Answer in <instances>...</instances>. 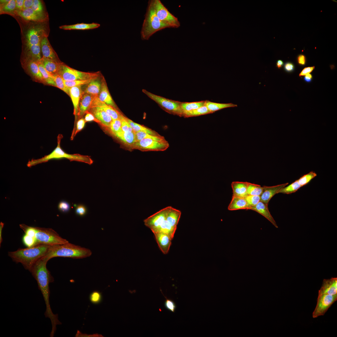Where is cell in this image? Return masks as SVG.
<instances>
[{
  "label": "cell",
  "instance_id": "obj_1",
  "mask_svg": "<svg viewBox=\"0 0 337 337\" xmlns=\"http://www.w3.org/2000/svg\"><path fill=\"white\" fill-rule=\"evenodd\" d=\"M47 261L45 259L41 258L34 265L30 271L37 281L38 289L43 297L46 307L44 315L46 317L49 318L51 320L52 329L50 336L53 337L56 330V325H61V323L58 319V314L53 313L50 307L49 284L50 283L53 282L54 279L46 267Z\"/></svg>",
  "mask_w": 337,
  "mask_h": 337
},
{
  "label": "cell",
  "instance_id": "obj_2",
  "mask_svg": "<svg viewBox=\"0 0 337 337\" xmlns=\"http://www.w3.org/2000/svg\"><path fill=\"white\" fill-rule=\"evenodd\" d=\"M51 246L39 244L25 248H20L9 252L8 255L16 263H20L24 268L30 271L36 262L44 256Z\"/></svg>",
  "mask_w": 337,
  "mask_h": 337
},
{
  "label": "cell",
  "instance_id": "obj_3",
  "mask_svg": "<svg viewBox=\"0 0 337 337\" xmlns=\"http://www.w3.org/2000/svg\"><path fill=\"white\" fill-rule=\"evenodd\" d=\"M92 254V252L90 249L68 242L51 246L47 253L42 258L47 261L56 257L80 259L89 257Z\"/></svg>",
  "mask_w": 337,
  "mask_h": 337
},
{
  "label": "cell",
  "instance_id": "obj_4",
  "mask_svg": "<svg viewBox=\"0 0 337 337\" xmlns=\"http://www.w3.org/2000/svg\"><path fill=\"white\" fill-rule=\"evenodd\" d=\"M62 138V135L59 134L57 137V146L50 154L41 158L32 159L29 160L27 164V166L28 167H31L38 164L48 162L51 160L63 158L68 159L70 161H75L82 162L90 165L93 163V161L90 157L88 156L78 154H70L65 152L60 146L61 140Z\"/></svg>",
  "mask_w": 337,
  "mask_h": 337
},
{
  "label": "cell",
  "instance_id": "obj_5",
  "mask_svg": "<svg viewBox=\"0 0 337 337\" xmlns=\"http://www.w3.org/2000/svg\"><path fill=\"white\" fill-rule=\"evenodd\" d=\"M140 32L141 38L148 40L156 32L169 27L164 24L158 17L151 0L149 1Z\"/></svg>",
  "mask_w": 337,
  "mask_h": 337
},
{
  "label": "cell",
  "instance_id": "obj_6",
  "mask_svg": "<svg viewBox=\"0 0 337 337\" xmlns=\"http://www.w3.org/2000/svg\"><path fill=\"white\" fill-rule=\"evenodd\" d=\"M44 29L40 27L31 28L26 35V45L27 48L26 61H39L41 57V43L44 35Z\"/></svg>",
  "mask_w": 337,
  "mask_h": 337
},
{
  "label": "cell",
  "instance_id": "obj_7",
  "mask_svg": "<svg viewBox=\"0 0 337 337\" xmlns=\"http://www.w3.org/2000/svg\"><path fill=\"white\" fill-rule=\"evenodd\" d=\"M35 228V246L39 244L52 246L69 242L51 228L37 227Z\"/></svg>",
  "mask_w": 337,
  "mask_h": 337
},
{
  "label": "cell",
  "instance_id": "obj_8",
  "mask_svg": "<svg viewBox=\"0 0 337 337\" xmlns=\"http://www.w3.org/2000/svg\"><path fill=\"white\" fill-rule=\"evenodd\" d=\"M58 74L65 81L86 80L98 78L100 75L99 72L92 73L79 71L70 67L63 63L60 65Z\"/></svg>",
  "mask_w": 337,
  "mask_h": 337
},
{
  "label": "cell",
  "instance_id": "obj_9",
  "mask_svg": "<svg viewBox=\"0 0 337 337\" xmlns=\"http://www.w3.org/2000/svg\"><path fill=\"white\" fill-rule=\"evenodd\" d=\"M155 13L162 22L170 28H177L180 26L178 18L170 13L160 0H151Z\"/></svg>",
  "mask_w": 337,
  "mask_h": 337
},
{
  "label": "cell",
  "instance_id": "obj_10",
  "mask_svg": "<svg viewBox=\"0 0 337 337\" xmlns=\"http://www.w3.org/2000/svg\"><path fill=\"white\" fill-rule=\"evenodd\" d=\"M142 91L167 112L180 117L183 116V112L181 108V102L170 100L154 95L145 90H143Z\"/></svg>",
  "mask_w": 337,
  "mask_h": 337
},
{
  "label": "cell",
  "instance_id": "obj_11",
  "mask_svg": "<svg viewBox=\"0 0 337 337\" xmlns=\"http://www.w3.org/2000/svg\"><path fill=\"white\" fill-rule=\"evenodd\" d=\"M169 147V144L166 140L160 141L150 139H144L137 141L131 147L132 149H137L141 151H164Z\"/></svg>",
  "mask_w": 337,
  "mask_h": 337
},
{
  "label": "cell",
  "instance_id": "obj_12",
  "mask_svg": "<svg viewBox=\"0 0 337 337\" xmlns=\"http://www.w3.org/2000/svg\"><path fill=\"white\" fill-rule=\"evenodd\" d=\"M337 300V294L330 295L323 294L318 295L317 304L312 313L313 318L324 315Z\"/></svg>",
  "mask_w": 337,
  "mask_h": 337
},
{
  "label": "cell",
  "instance_id": "obj_13",
  "mask_svg": "<svg viewBox=\"0 0 337 337\" xmlns=\"http://www.w3.org/2000/svg\"><path fill=\"white\" fill-rule=\"evenodd\" d=\"M167 207L164 208L144 220L145 225L149 228L154 233L158 229L166 218Z\"/></svg>",
  "mask_w": 337,
  "mask_h": 337
},
{
  "label": "cell",
  "instance_id": "obj_14",
  "mask_svg": "<svg viewBox=\"0 0 337 337\" xmlns=\"http://www.w3.org/2000/svg\"><path fill=\"white\" fill-rule=\"evenodd\" d=\"M88 111L94 115L100 124L109 128L113 120L102 108L99 106H93L90 108Z\"/></svg>",
  "mask_w": 337,
  "mask_h": 337
},
{
  "label": "cell",
  "instance_id": "obj_15",
  "mask_svg": "<svg viewBox=\"0 0 337 337\" xmlns=\"http://www.w3.org/2000/svg\"><path fill=\"white\" fill-rule=\"evenodd\" d=\"M83 94L81 85H79L70 88L69 96L72 100L73 106V114L75 116V120L78 118L79 103Z\"/></svg>",
  "mask_w": 337,
  "mask_h": 337
},
{
  "label": "cell",
  "instance_id": "obj_16",
  "mask_svg": "<svg viewBox=\"0 0 337 337\" xmlns=\"http://www.w3.org/2000/svg\"><path fill=\"white\" fill-rule=\"evenodd\" d=\"M41 50L43 57L51 59L58 62H62L51 46L46 36H45L42 40Z\"/></svg>",
  "mask_w": 337,
  "mask_h": 337
},
{
  "label": "cell",
  "instance_id": "obj_17",
  "mask_svg": "<svg viewBox=\"0 0 337 337\" xmlns=\"http://www.w3.org/2000/svg\"><path fill=\"white\" fill-rule=\"evenodd\" d=\"M25 64L26 71L32 78L36 81L45 83L37 62L29 60L26 61Z\"/></svg>",
  "mask_w": 337,
  "mask_h": 337
},
{
  "label": "cell",
  "instance_id": "obj_18",
  "mask_svg": "<svg viewBox=\"0 0 337 337\" xmlns=\"http://www.w3.org/2000/svg\"><path fill=\"white\" fill-rule=\"evenodd\" d=\"M288 183L272 186H264L260 195V201L268 204L271 198L281 189L287 185Z\"/></svg>",
  "mask_w": 337,
  "mask_h": 337
},
{
  "label": "cell",
  "instance_id": "obj_19",
  "mask_svg": "<svg viewBox=\"0 0 337 337\" xmlns=\"http://www.w3.org/2000/svg\"><path fill=\"white\" fill-rule=\"evenodd\" d=\"M323 294L334 295L337 294V278H331L324 279L322 286L318 291V295Z\"/></svg>",
  "mask_w": 337,
  "mask_h": 337
},
{
  "label": "cell",
  "instance_id": "obj_20",
  "mask_svg": "<svg viewBox=\"0 0 337 337\" xmlns=\"http://www.w3.org/2000/svg\"><path fill=\"white\" fill-rule=\"evenodd\" d=\"M97 96L88 94H83L79 103L78 119L79 120L82 118L88 111Z\"/></svg>",
  "mask_w": 337,
  "mask_h": 337
},
{
  "label": "cell",
  "instance_id": "obj_21",
  "mask_svg": "<svg viewBox=\"0 0 337 337\" xmlns=\"http://www.w3.org/2000/svg\"><path fill=\"white\" fill-rule=\"evenodd\" d=\"M154 234L160 249L164 254H167L171 245L172 239L168 235L162 232Z\"/></svg>",
  "mask_w": 337,
  "mask_h": 337
},
{
  "label": "cell",
  "instance_id": "obj_22",
  "mask_svg": "<svg viewBox=\"0 0 337 337\" xmlns=\"http://www.w3.org/2000/svg\"><path fill=\"white\" fill-rule=\"evenodd\" d=\"M99 106L102 108L110 116L113 120L120 119L121 115L114 107L100 101L97 96L93 100L91 107ZM90 107V108H91Z\"/></svg>",
  "mask_w": 337,
  "mask_h": 337
},
{
  "label": "cell",
  "instance_id": "obj_23",
  "mask_svg": "<svg viewBox=\"0 0 337 337\" xmlns=\"http://www.w3.org/2000/svg\"><path fill=\"white\" fill-rule=\"evenodd\" d=\"M17 14L27 21L39 22L43 21L45 19V16L42 13L36 12L31 8L19 10Z\"/></svg>",
  "mask_w": 337,
  "mask_h": 337
},
{
  "label": "cell",
  "instance_id": "obj_24",
  "mask_svg": "<svg viewBox=\"0 0 337 337\" xmlns=\"http://www.w3.org/2000/svg\"><path fill=\"white\" fill-rule=\"evenodd\" d=\"M249 209L254 210L260 213L268 220L275 227H278L269 211L268 204L260 201L255 206L251 207Z\"/></svg>",
  "mask_w": 337,
  "mask_h": 337
},
{
  "label": "cell",
  "instance_id": "obj_25",
  "mask_svg": "<svg viewBox=\"0 0 337 337\" xmlns=\"http://www.w3.org/2000/svg\"><path fill=\"white\" fill-rule=\"evenodd\" d=\"M99 100L115 108V104L108 90L104 79L102 81L100 92L98 95Z\"/></svg>",
  "mask_w": 337,
  "mask_h": 337
},
{
  "label": "cell",
  "instance_id": "obj_26",
  "mask_svg": "<svg viewBox=\"0 0 337 337\" xmlns=\"http://www.w3.org/2000/svg\"><path fill=\"white\" fill-rule=\"evenodd\" d=\"M248 184L247 182H232L231 186L232 189V196L245 198L248 195L247 192Z\"/></svg>",
  "mask_w": 337,
  "mask_h": 337
},
{
  "label": "cell",
  "instance_id": "obj_27",
  "mask_svg": "<svg viewBox=\"0 0 337 337\" xmlns=\"http://www.w3.org/2000/svg\"><path fill=\"white\" fill-rule=\"evenodd\" d=\"M40 61L46 71L53 76L58 74L60 65L62 63L43 57Z\"/></svg>",
  "mask_w": 337,
  "mask_h": 337
},
{
  "label": "cell",
  "instance_id": "obj_28",
  "mask_svg": "<svg viewBox=\"0 0 337 337\" xmlns=\"http://www.w3.org/2000/svg\"><path fill=\"white\" fill-rule=\"evenodd\" d=\"M250 208L244 198L232 196L228 209L232 211L241 209H249Z\"/></svg>",
  "mask_w": 337,
  "mask_h": 337
},
{
  "label": "cell",
  "instance_id": "obj_29",
  "mask_svg": "<svg viewBox=\"0 0 337 337\" xmlns=\"http://www.w3.org/2000/svg\"><path fill=\"white\" fill-rule=\"evenodd\" d=\"M181 213L180 211L171 206L167 207L166 220L172 226L177 227Z\"/></svg>",
  "mask_w": 337,
  "mask_h": 337
},
{
  "label": "cell",
  "instance_id": "obj_30",
  "mask_svg": "<svg viewBox=\"0 0 337 337\" xmlns=\"http://www.w3.org/2000/svg\"><path fill=\"white\" fill-rule=\"evenodd\" d=\"M114 136L130 148L136 142L135 133L134 131L124 132L121 131Z\"/></svg>",
  "mask_w": 337,
  "mask_h": 337
},
{
  "label": "cell",
  "instance_id": "obj_31",
  "mask_svg": "<svg viewBox=\"0 0 337 337\" xmlns=\"http://www.w3.org/2000/svg\"><path fill=\"white\" fill-rule=\"evenodd\" d=\"M99 24L95 23H81L71 25H65L61 26L59 28L65 30H88L97 28L100 27Z\"/></svg>",
  "mask_w": 337,
  "mask_h": 337
},
{
  "label": "cell",
  "instance_id": "obj_32",
  "mask_svg": "<svg viewBox=\"0 0 337 337\" xmlns=\"http://www.w3.org/2000/svg\"><path fill=\"white\" fill-rule=\"evenodd\" d=\"M204 105L208 108L211 113L224 108L236 107L237 106V105L232 103H219L212 102L208 100L205 101Z\"/></svg>",
  "mask_w": 337,
  "mask_h": 337
},
{
  "label": "cell",
  "instance_id": "obj_33",
  "mask_svg": "<svg viewBox=\"0 0 337 337\" xmlns=\"http://www.w3.org/2000/svg\"><path fill=\"white\" fill-rule=\"evenodd\" d=\"M97 79L92 81L87 84L85 89L83 91V94L98 95L101 90V83Z\"/></svg>",
  "mask_w": 337,
  "mask_h": 337
},
{
  "label": "cell",
  "instance_id": "obj_34",
  "mask_svg": "<svg viewBox=\"0 0 337 337\" xmlns=\"http://www.w3.org/2000/svg\"><path fill=\"white\" fill-rule=\"evenodd\" d=\"M126 120L133 131L135 132L139 131H143L150 134L155 135H159L158 133L150 129L144 125L134 122L131 120L126 117Z\"/></svg>",
  "mask_w": 337,
  "mask_h": 337
},
{
  "label": "cell",
  "instance_id": "obj_35",
  "mask_svg": "<svg viewBox=\"0 0 337 337\" xmlns=\"http://www.w3.org/2000/svg\"><path fill=\"white\" fill-rule=\"evenodd\" d=\"M136 142L144 139H150L154 140L164 141H166L164 137L160 135H155L150 134L143 131H139L135 133Z\"/></svg>",
  "mask_w": 337,
  "mask_h": 337
},
{
  "label": "cell",
  "instance_id": "obj_36",
  "mask_svg": "<svg viewBox=\"0 0 337 337\" xmlns=\"http://www.w3.org/2000/svg\"><path fill=\"white\" fill-rule=\"evenodd\" d=\"M39 68L42 76L45 83L55 86L54 76L50 74L45 69L40 60L37 61Z\"/></svg>",
  "mask_w": 337,
  "mask_h": 337
},
{
  "label": "cell",
  "instance_id": "obj_37",
  "mask_svg": "<svg viewBox=\"0 0 337 337\" xmlns=\"http://www.w3.org/2000/svg\"><path fill=\"white\" fill-rule=\"evenodd\" d=\"M211 113L208 108L204 106L197 109L186 112L183 113V116L189 117L197 116Z\"/></svg>",
  "mask_w": 337,
  "mask_h": 337
},
{
  "label": "cell",
  "instance_id": "obj_38",
  "mask_svg": "<svg viewBox=\"0 0 337 337\" xmlns=\"http://www.w3.org/2000/svg\"><path fill=\"white\" fill-rule=\"evenodd\" d=\"M205 101L193 102H181V108L183 113L197 109L204 106Z\"/></svg>",
  "mask_w": 337,
  "mask_h": 337
},
{
  "label": "cell",
  "instance_id": "obj_39",
  "mask_svg": "<svg viewBox=\"0 0 337 337\" xmlns=\"http://www.w3.org/2000/svg\"><path fill=\"white\" fill-rule=\"evenodd\" d=\"M263 191V187L260 185L248 182L247 192V195L260 196Z\"/></svg>",
  "mask_w": 337,
  "mask_h": 337
},
{
  "label": "cell",
  "instance_id": "obj_40",
  "mask_svg": "<svg viewBox=\"0 0 337 337\" xmlns=\"http://www.w3.org/2000/svg\"><path fill=\"white\" fill-rule=\"evenodd\" d=\"M301 187H302L299 184L296 180L290 185L286 187L285 186L281 189L277 193H279L287 194L291 193L296 191Z\"/></svg>",
  "mask_w": 337,
  "mask_h": 337
},
{
  "label": "cell",
  "instance_id": "obj_41",
  "mask_svg": "<svg viewBox=\"0 0 337 337\" xmlns=\"http://www.w3.org/2000/svg\"><path fill=\"white\" fill-rule=\"evenodd\" d=\"M54 81L55 83V87L61 90L69 95V92L70 88L66 87L64 84V80L58 74L54 76Z\"/></svg>",
  "mask_w": 337,
  "mask_h": 337
},
{
  "label": "cell",
  "instance_id": "obj_42",
  "mask_svg": "<svg viewBox=\"0 0 337 337\" xmlns=\"http://www.w3.org/2000/svg\"><path fill=\"white\" fill-rule=\"evenodd\" d=\"M317 176L316 173L313 171H311L305 174L297 180L299 184L301 186H304L308 183L313 178Z\"/></svg>",
  "mask_w": 337,
  "mask_h": 337
},
{
  "label": "cell",
  "instance_id": "obj_43",
  "mask_svg": "<svg viewBox=\"0 0 337 337\" xmlns=\"http://www.w3.org/2000/svg\"><path fill=\"white\" fill-rule=\"evenodd\" d=\"M98 78H94L86 80H76L73 81H65L64 80L65 86L68 88H71L76 86L88 84L92 81Z\"/></svg>",
  "mask_w": 337,
  "mask_h": 337
},
{
  "label": "cell",
  "instance_id": "obj_44",
  "mask_svg": "<svg viewBox=\"0 0 337 337\" xmlns=\"http://www.w3.org/2000/svg\"><path fill=\"white\" fill-rule=\"evenodd\" d=\"M112 134L115 135L116 134L121 131V122L120 119L113 120L109 128Z\"/></svg>",
  "mask_w": 337,
  "mask_h": 337
},
{
  "label": "cell",
  "instance_id": "obj_45",
  "mask_svg": "<svg viewBox=\"0 0 337 337\" xmlns=\"http://www.w3.org/2000/svg\"><path fill=\"white\" fill-rule=\"evenodd\" d=\"M244 198L250 207L255 206L260 201V196L259 195H248Z\"/></svg>",
  "mask_w": 337,
  "mask_h": 337
},
{
  "label": "cell",
  "instance_id": "obj_46",
  "mask_svg": "<svg viewBox=\"0 0 337 337\" xmlns=\"http://www.w3.org/2000/svg\"><path fill=\"white\" fill-rule=\"evenodd\" d=\"M16 8V1L10 0L9 2L3 4L1 9L3 12H9L13 11Z\"/></svg>",
  "mask_w": 337,
  "mask_h": 337
},
{
  "label": "cell",
  "instance_id": "obj_47",
  "mask_svg": "<svg viewBox=\"0 0 337 337\" xmlns=\"http://www.w3.org/2000/svg\"><path fill=\"white\" fill-rule=\"evenodd\" d=\"M121 122V129L124 132L134 131L127 121L126 117L121 114L120 118Z\"/></svg>",
  "mask_w": 337,
  "mask_h": 337
},
{
  "label": "cell",
  "instance_id": "obj_48",
  "mask_svg": "<svg viewBox=\"0 0 337 337\" xmlns=\"http://www.w3.org/2000/svg\"><path fill=\"white\" fill-rule=\"evenodd\" d=\"M102 295L100 293L97 291L92 292L90 295V299L91 302L94 304L100 303L101 301Z\"/></svg>",
  "mask_w": 337,
  "mask_h": 337
},
{
  "label": "cell",
  "instance_id": "obj_49",
  "mask_svg": "<svg viewBox=\"0 0 337 337\" xmlns=\"http://www.w3.org/2000/svg\"><path fill=\"white\" fill-rule=\"evenodd\" d=\"M31 8L35 12L40 13H42L43 10L42 2L39 0H33V4Z\"/></svg>",
  "mask_w": 337,
  "mask_h": 337
},
{
  "label": "cell",
  "instance_id": "obj_50",
  "mask_svg": "<svg viewBox=\"0 0 337 337\" xmlns=\"http://www.w3.org/2000/svg\"><path fill=\"white\" fill-rule=\"evenodd\" d=\"M75 212L78 215L84 216L87 212V208L84 205L78 204L76 205L75 207Z\"/></svg>",
  "mask_w": 337,
  "mask_h": 337
},
{
  "label": "cell",
  "instance_id": "obj_51",
  "mask_svg": "<svg viewBox=\"0 0 337 337\" xmlns=\"http://www.w3.org/2000/svg\"><path fill=\"white\" fill-rule=\"evenodd\" d=\"M59 209L61 212H66L69 211L70 208L69 203L65 201H62L59 203L58 205Z\"/></svg>",
  "mask_w": 337,
  "mask_h": 337
},
{
  "label": "cell",
  "instance_id": "obj_52",
  "mask_svg": "<svg viewBox=\"0 0 337 337\" xmlns=\"http://www.w3.org/2000/svg\"><path fill=\"white\" fill-rule=\"evenodd\" d=\"M165 297L166 298L164 303L165 307L168 310L174 312L176 307L175 304L172 300L168 299Z\"/></svg>",
  "mask_w": 337,
  "mask_h": 337
},
{
  "label": "cell",
  "instance_id": "obj_53",
  "mask_svg": "<svg viewBox=\"0 0 337 337\" xmlns=\"http://www.w3.org/2000/svg\"><path fill=\"white\" fill-rule=\"evenodd\" d=\"M85 121L83 118L79 119L76 123V127L74 134V137L84 127Z\"/></svg>",
  "mask_w": 337,
  "mask_h": 337
},
{
  "label": "cell",
  "instance_id": "obj_54",
  "mask_svg": "<svg viewBox=\"0 0 337 337\" xmlns=\"http://www.w3.org/2000/svg\"><path fill=\"white\" fill-rule=\"evenodd\" d=\"M86 115L85 116L84 120L85 122L94 121L100 124L99 121L95 117L94 115L91 113L87 111L86 112Z\"/></svg>",
  "mask_w": 337,
  "mask_h": 337
},
{
  "label": "cell",
  "instance_id": "obj_55",
  "mask_svg": "<svg viewBox=\"0 0 337 337\" xmlns=\"http://www.w3.org/2000/svg\"><path fill=\"white\" fill-rule=\"evenodd\" d=\"M284 69L287 72H291L294 70L295 66L292 63L287 62L284 65Z\"/></svg>",
  "mask_w": 337,
  "mask_h": 337
},
{
  "label": "cell",
  "instance_id": "obj_56",
  "mask_svg": "<svg viewBox=\"0 0 337 337\" xmlns=\"http://www.w3.org/2000/svg\"><path fill=\"white\" fill-rule=\"evenodd\" d=\"M75 337H103L102 335L99 334L98 333L94 334L93 335H87L86 334H83L81 333L79 331L77 330L76 334L75 335Z\"/></svg>",
  "mask_w": 337,
  "mask_h": 337
},
{
  "label": "cell",
  "instance_id": "obj_57",
  "mask_svg": "<svg viewBox=\"0 0 337 337\" xmlns=\"http://www.w3.org/2000/svg\"><path fill=\"white\" fill-rule=\"evenodd\" d=\"M315 68L314 66L305 67L303 69L300 73L299 76H303L310 74L314 69Z\"/></svg>",
  "mask_w": 337,
  "mask_h": 337
},
{
  "label": "cell",
  "instance_id": "obj_58",
  "mask_svg": "<svg viewBox=\"0 0 337 337\" xmlns=\"http://www.w3.org/2000/svg\"><path fill=\"white\" fill-rule=\"evenodd\" d=\"M297 61L299 64L301 66H304L306 63V58L305 56L303 54L299 55L297 57Z\"/></svg>",
  "mask_w": 337,
  "mask_h": 337
},
{
  "label": "cell",
  "instance_id": "obj_59",
  "mask_svg": "<svg viewBox=\"0 0 337 337\" xmlns=\"http://www.w3.org/2000/svg\"><path fill=\"white\" fill-rule=\"evenodd\" d=\"M33 2V0H24L23 9L31 8Z\"/></svg>",
  "mask_w": 337,
  "mask_h": 337
},
{
  "label": "cell",
  "instance_id": "obj_60",
  "mask_svg": "<svg viewBox=\"0 0 337 337\" xmlns=\"http://www.w3.org/2000/svg\"><path fill=\"white\" fill-rule=\"evenodd\" d=\"M15 1L16 8L19 10H22L24 0H16Z\"/></svg>",
  "mask_w": 337,
  "mask_h": 337
},
{
  "label": "cell",
  "instance_id": "obj_61",
  "mask_svg": "<svg viewBox=\"0 0 337 337\" xmlns=\"http://www.w3.org/2000/svg\"><path fill=\"white\" fill-rule=\"evenodd\" d=\"M312 76L311 74H308L305 75L304 77V81L310 83L312 81Z\"/></svg>",
  "mask_w": 337,
  "mask_h": 337
},
{
  "label": "cell",
  "instance_id": "obj_62",
  "mask_svg": "<svg viewBox=\"0 0 337 337\" xmlns=\"http://www.w3.org/2000/svg\"><path fill=\"white\" fill-rule=\"evenodd\" d=\"M283 65L284 62L281 60H279L277 61L276 63V66L278 69L281 68Z\"/></svg>",
  "mask_w": 337,
  "mask_h": 337
},
{
  "label": "cell",
  "instance_id": "obj_63",
  "mask_svg": "<svg viewBox=\"0 0 337 337\" xmlns=\"http://www.w3.org/2000/svg\"><path fill=\"white\" fill-rule=\"evenodd\" d=\"M4 224L2 222H1L0 223V246H1V243L2 241V229L3 227Z\"/></svg>",
  "mask_w": 337,
  "mask_h": 337
},
{
  "label": "cell",
  "instance_id": "obj_64",
  "mask_svg": "<svg viewBox=\"0 0 337 337\" xmlns=\"http://www.w3.org/2000/svg\"><path fill=\"white\" fill-rule=\"evenodd\" d=\"M10 0H1L0 2L2 3V4H4L9 2Z\"/></svg>",
  "mask_w": 337,
  "mask_h": 337
}]
</instances>
